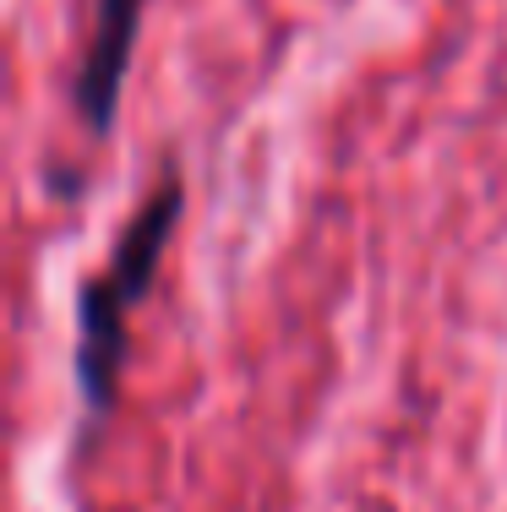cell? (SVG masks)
<instances>
[{
  "instance_id": "obj_1",
  "label": "cell",
  "mask_w": 507,
  "mask_h": 512,
  "mask_svg": "<svg viewBox=\"0 0 507 512\" xmlns=\"http://www.w3.org/2000/svg\"><path fill=\"white\" fill-rule=\"evenodd\" d=\"M180 202H186V186L169 169L159 186H153V197L131 213V224L120 229L110 267L82 284V300H77V393L88 404V414H104L115 404L120 360H126V311L148 295L153 273H159L164 246L180 224Z\"/></svg>"
},
{
  "instance_id": "obj_2",
  "label": "cell",
  "mask_w": 507,
  "mask_h": 512,
  "mask_svg": "<svg viewBox=\"0 0 507 512\" xmlns=\"http://www.w3.org/2000/svg\"><path fill=\"white\" fill-rule=\"evenodd\" d=\"M142 17H148V0H99V11H93L88 50H82L77 82H71L77 115L93 137H110V126L120 115V93H126V71H131Z\"/></svg>"
}]
</instances>
